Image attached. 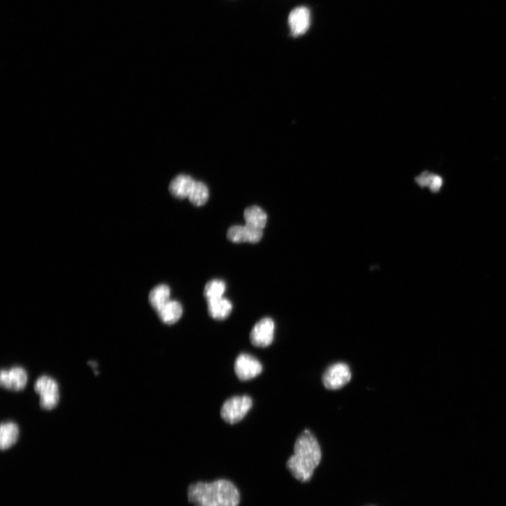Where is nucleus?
<instances>
[{"mask_svg": "<svg viewBox=\"0 0 506 506\" xmlns=\"http://www.w3.org/2000/svg\"><path fill=\"white\" fill-rule=\"evenodd\" d=\"M19 430L13 422H3L0 427V448L6 450L13 446L18 441Z\"/></svg>", "mask_w": 506, "mask_h": 506, "instance_id": "nucleus-12", "label": "nucleus"}, {"mask_svg": "<svg viewBox=\"0 0 506 506\" xmlns=\"http://www.w3.org/2000/svg\"><path fill=\"white\" fill-rule=\"evenodd\" d=\"M351 378V374L348 365L344 363H337L327 369L322 380L327 389L338 390L347 384Z\"/></svg>", "mask_w": 506, "mask_h": 506, "instance_id": "nucleus-5", "label": "nucleus"}, {"mask_svg": "<svg viewBox=\"0 0 506 506\" xmlns=\"http://www.w3.org/2000/svg\"><path fill=\"white\" fill-rule=\"evenodd\" d=\"M228 239L233 243L250 242L255 244L259 242L263 236L262 230L249 228L248 226H233L228 232Z\"/></svg>", "mask_w": 506, "mask_h": 506, "instance_id": "nucleus-10", "label": "nucleus"}, {"mask_svg": "<svg viewBox=\"0 0 506 506\" xmlns=\"http://www.w3.org/2000/svg\"><path fill=\"white\" fill-rule=\"evenodd\" d=\"M252 406V399L248 396L232 397L223 404L221 409V416L226 422L235 424L246 416Z\"/></svg>", "mask_w": 506, "mask_h": 506, "instance_id": "nucleus-3", "label": "nucleus"}, {"mask_svg": "<svg viewBox=\"0 0 506 506\" xmlns=\"http://www.w3.org/2000/svg\"><path fill=\"white\" fill-rule=\"evenodd\" d=\"M235 373L241 381H248L259 376L262 366L254 356L248 354H240L235 363Z\"/></svg>", "mask_w": 506, "mask_h": 506, "instance_id": "nucleus-6", "label": "nucleus"}, {"mask_svg": "<svg viewBox=\"0 0 506 506\" xmlns=\"http://www.w3.org/2000/svg\"><path fill=\"white\" fill-rule=\"evenodd\" d=\"M443 184V178L439 175H434L429 185V189L432 192H438L441 189Z\"/></svg>", "mask_w": 506, "mask_h": 506, "instance_id": "nucleus-20", "label": "nucleus"}, {"mask_svg": "<svg viewBox=\"0 0 506 506\" xmlns=\"http://www.w3.org/2000/svg\"><path fill=\"white\" fill-rule=\"evenodd\" d=\"M170 287L164 284L155 287L151 292L149 301L152 308L159 312L170 301Z\"/></svg>", "mask_w": 506, "mask_h": 506, "instance_id": "nucleus-16", "label": "nucleus"}, {"mask_svg": "<svg viewBox=\"0 0 506 506\" xmlns=\"http://www.w3.org/2000/svg\"><path fill=\"white\" fill-rule=\"evenodd\" d=\"M232 305L226 299H221L207 303V311L211 317L216 320H224L232 313Z\"/></svg>", "mask_w": 506, "mask_h": 506, "instance_id": "nucleus-14", "label": "nucleus"}, {"mask_svg": "<svg viewBox=\"0 0 506 506\" xmlns=\"http://www.w3.org/2000/svg\"><path fill=\"white\" fill-rule=\"evenodd\" d=\"M288 26L294 38L305 35L311 25L310 10L304 6L294 9L288 16Z\"/></svg>", "mask_w": 506, "mask_h": 506, "instance_id": "nucleus-7", "label": "nucleus"}, {"mask_svg": "<svg viewBox=\"0 0 506 506\" xmlns=\"http://www.w3.org/2000/svg\"><path fill=\"white\" fill-rule=\"evenodd\" d=\"M188 198L191 203L196 206L205 205L209 198L207 187L201 182L196 181Z\"/></svg>", "mask_w": 506, "mask_h": 506, "instance_id": "nucleus-18", "label": "nucleus"}, {"mask_svg": "<svg viewBox=\"0 0 506 506\" xmlns=\"http://www.w3.org/2000/svg\"><path fill=\"white\" fill-rule=\"evenodd\" d=\"M274 329V323L271 319H261L251 331L250 335L251 343L258 347H268L273 342Z\"/></svg>", "mask_w": 506, "mask_h": 506, "instance_id": "nucleus-8", "label": "nucleus"}, {"mask_svg": "<svg viewBox=\"0 0 506 506\" xmlns=\"http://www.w3.org/2000/svg\"><path fill=\"white\" fill-rule=\"evenodd\" d=\"M195 182L189 175H180L175 177L171 182L169 191L173 196L177 198H186L189 196Z\"/></svg>", "mask_w": 506, "mask_h": 506, "instance_id": "nucleus-11", "label": "nucleus"}, {"mask_svg": "<svg viewBox=\"0 0 506 506\" xmlns=\"http://www.w3.org/2000/svg\"><path fill=\"white\" fill-rule=\"evenodd\" d=\"M188 498L193 506H238L240 503L237 488L226 480L193 484L189 487Z\"/></svg>", "mask_w": 506, "mask_h": 506, "instance_id": "nucleus-1", "label": "nucleus"}, {"mask_svg": "<svg viewBox=\"0 0 506 506\" xmlns=\"http://www.w3.org/2000/svg\"><path fill=\"white\" fill-rule=\"evenodd\" d=\"M157 313L164 324L172 325L177 322L182 317L183 310L180 303L169 301Z\"/></svg>", "mask_w": 506, "mask_h": 506, "instance_id": "nucleus-15", "label": "nucleus"}, {"mask_svg": "<svg viewBox=\"0 0 506 506\" xmlns=\"http://www.w3.org/2000/svg\"><path fill=\"white\" fill-rule=\"evenodd\" d=\"M322 460L319 444L309 430L306 429L297 439L294 454L287 461V468L301 482L309 481Z\"/></svg>", "mask_w": 506, "mask_h": 506, "instance_id": "nucleus-2", "label": "nucleus"}, {"mask_svg": "<svg viewBox=\"0 0 506 506\" xmlns=\"http://www.w3.org/2000/svg\"><path fill=\"white\" fill-rule=\"evenodd\" d=\"M244 219L246 226L262 230L267 224V216L265 212L258 206H251L246 209Z\"/></svg>", "mask_w": 506, "mask_h": 506, "instance_id": "nucleus-13", "label": "nucleus"}, {"mask_svg": "<svg viewBox=\"0 0 506 506\" xmlns=\"http://www.w3.org/2000/svg\"><path fill=\"white\" fill-rule=\"evenodd\" d=\"M28 382L26 372L20 367L10 370H2L0 374V384L8 390L14 391L22 390Z\"/></svg>", "mask_w": 506, "mask_h": 506, "instance_id": "nucleus-9", "label": "nucleus"}, {"mask_svg": "<svg viewBox=\"0 0 506 506\" xmlns=\"http://www.w3.org/2000/svg\"><path fill=\"white\" fill-rule=\"evenodd\" d=\"M433 177V174H430L428 172H425L422 173L420 176L416 177V181L418 184L422 187H429Z\"/></svg>", "mask_w": 506, "mask_h": 506, "instance_id": "nucleus-19", "label": "nucleus"}, {"mask_svg": "<svg viewBox=\"0 0 506 506\" xmlns=\"http://www.w3.org/2000/svg\"><path fill=\"white\" fill-rule=\"evenodd\" d=\"M226 290V285L223 280H212L205 285L203 295L207 303L223 299Z\"/></svg>", "mask_w": 506, "mask_h": 506, "instance_id": "nucleus-17", "label": "nucleus"}, {"mask_svg": "<svg viewBox=\"0 0 506 506\" xmlns=\"http://www.w3.org/2000/svg\"><path fill=\"white\" fill-rule=\"evenodd\" d=\"M35 392L40 395V406L45 410L55 408L59 401L58 386L56 381L47 376L40 377L34 386Z\"/></svg>", "mask_w": 506, "mask_h": 506, "instance_id": "nucleus-4", "label": "nucleus"}]
</instances>
